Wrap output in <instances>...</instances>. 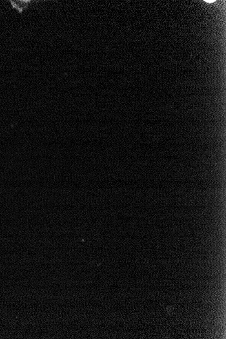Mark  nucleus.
<instances>
[{
    "label": "nucleus",
    "mask_w": 226,
    "mask_h": 339,
    "mask_svg": "<svg viewBox=\"0 0 226 339\" xmlns=\"http://www.w3.org/2000/svg\"><path fill=\"white\" fill-rule=\"evenodd\" d=\"M205 1V2H207V3H213V2H215V0H213V1H209V0H206V1Z\"/></svg>",
    "instance_id": "f257e3e1"
}]
</instances>
